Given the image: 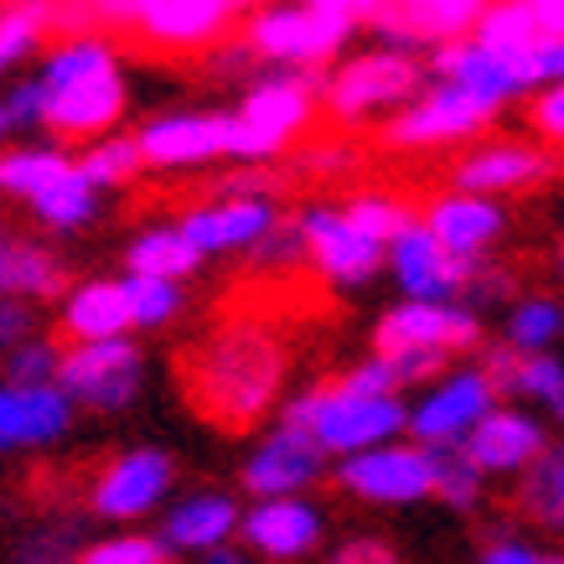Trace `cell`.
<instances>
[{
	"label": "cell",
	"mask_w": 564,
	"mask_h": 564,
	"mask_svg": "<svg viewBox=\"0 0 564 564\" xmlns=\"http://www.w3.org/2000/svg\"><path fill=\"white\" fill-rule=\"evenodd\" d=\"M316 109H322V73L270 68L264 78L243 88L239 109L228 115V155L264 166L306 135Z\"/></svg>",
	"instance_id": "3957f363"
},
{
	"label": "cell",
	"mask_w": 564,
	"mask_h": 564,
	"mask_svg": "<svg viewBox=\"0 0 564 564\" xmlns=\"http://www.w3.org/2000/svg\"><path fill=\"white\" fill-rule=\"evenodd\" d=\"M420 223L435 234V243H441L445 254L466 259V264H477V259L508 234V213H502V203H492V197H471V192H445V197H435Z\"/></svg>",
	"instance_id": "d4e9b609"
},
{
	"label": "cell",
	"mask_w": 564,
	"mask_h": 564,
	"mask_svg": "<svg viewBox=\"0 0 564 564\" xmlns=\"http://www.w3.org/2000/svg\"><path fill=\"white\" fill-rule=\"evenodd\" d=\"M176 481V462L155 445H135V451H120L109 466L94 471V487H88V508L109 523H135V518L155 513L161 497L172 492Z\"/></svg>",
	"instance_id": "8fae6325"
},
{
	"label": "cell",
	"mask_w": 564,
	"mask_h": 564,
	"mask_svg": "<svg viewBox=\"0 0 564 564\" xmlns=\"http://www.w3.org/2000/svg\"><path fill=\"white\" fill-rule=\"evenodd\" d=\"M99 17L109 26L135 32L155 52H207L234 26L228 0H104Z\"/></svg>",
	"instance_id": "52a82bcc"
},
{
	"label": "cell",
	"mask_w": 564,
	"mask_h": 564,
	"mask_svg": "<svg viewBox=\"0 0 564 564\" xmlns=\"http://www.w3.org/2000/svg\"><path fill=\"white\" fill-rule=\"evenodd\" d=\"M533 17H539V32L544 36H564V0H529Z\"/></svg>",
	"instance_id": "f5cc1de1"
},
{
	"label": "cell",
	"mask_w": 564,
	"mask_h": 564,
	"mask_svg": "<svg viewBox=\"0 0 564 564\" xmlns=\"http://www.w3.org/2000/svg\"><path fill=\"white\" fill-rule=\"evenodd\" d=\"M197 254H249L270 228H280L270 197H218V203H197L176 223Z\"/></svg>",
	"instance_id": "d6986e66"
},
{
	"label": "cell",
	"mask_w": 564,
	"mask_h": 564,
	"mask_svg": "<svg viewBox=\"0 0 564 564\" xmlns=\"http://www.w3.org/2000/svg\"><path fill=\"white\" fill-rule=\"evenodd\" d=\"M481 368H487V378L497 383V393L533 399V404H544V410L564 425V358H554V352H513V347H492Z\"/></svg>",
	"instance_id": "4316f807"
},
{
	"label": "cell",
	"mask_w": 564,
	"mask_h": 564,
	"mask_svg": "<svg viewBox=\"0 0 564 564\" xmlns=\"http://www.w3.org/2000/svg\"><path fill=\"white\" fill-rule=\"evenodd\" d=\"M487 0H389L373 17L383 47L414 52V47H441L456 36H471Z\"/></svg>",
	"instance_id": "ffe728a7"
},
{
	"label": "cell",
	"mask_w": 564,
	"mask_h": 564,
	"mask_svg": "<svg viewBox=\"0 0 564 564\" xmlns=\"http://www.w3.org/2000/svg\"><path fill=\"white\" fill-rule=\"evenodd\" d=\"M477 564H539V549L523 544V539H497L477 554Z\"/></svg>",
	"instance_id": "f907efd6"
},
{
	"label": "cell",
	"mask_w": 564,
	"mask_h": 564,
	"mask_svg": "<svg viewBox=\"0 0 564 564\" xmlns=\"http://www.w3.org/2000/svg\"><path fill=\"white\" fill-rule=\"evenodd\" d=\"M539 564H564V554H539Z\"/></svg>",
	"instance_id": "91938a15"
},
{
	"label": "cell",
	"mask_w": 564,
	"mask_h": 564,
	"mask_svg": "<svg viewBox=\"0 0 564 564\" xmlns=\"http://www.w3.org/2000/svg\"><path fill=\"white\" fill-rule=\"evenodd\" d=\"M239 502L228 492H192L166 513L155 539L166 549H182V554H207V549H223L239 539Z\"/></svg>",
	"instance_id": "484cf974"
},
{
	"label": "cell",
	"mask_w": 564,
	"mask_h": 564,
	"mask_svg": "<svg viewBox=\"0 0 564 564\" xmlns=\"http://www.w3.org/2000/svg\"><path fill=\"white\" fill-rule=\"evenodd\" d=\"M492 124V109L451 84H425L399 115L389 120V145L399 151H430V145H456Z\"/></svg>",
	"instance_id": "7c38bea8"
},
{
	"label": "cell",
	"mask_w": 564,
	"mask_h": 564,
	"mask_svg": "<svg viewBox=\"0 0 564 564\" xmlns=\"http://www.w3.org/2000/svg\"><path fill=\"white\" fill-rule=\"evenodd\" d=\"M497 399H502V393H497V383L487 378V368H451V373H441L420 393V404L410 410V425L404 430H410L425 451H435V445H462L466 435L497 410Z\"/></svg>",
	"instance_id": "30bf717a"
},
{
	"label": "cell",
	"mask_w": 564,
	"mask_h": 564,
	"mask_svg": "<svg viewBox=\"0 0 564 564\" xmlns=\"http://www.w3.org/2000/svg\"><path fill=\"white\" fill-rule=\"evenodd\" d=\"M326 518L306 497H254V508L239 518V539L249 554H264L274 564L306 560L322 544Z\"/></svg>",
	"instance_id": "e0dca14e"
},
{
	"label": "cell",
	"mask_w": 564,
	"mask_h": 564,
	"mask_svg": "<svg viewBox=\"0 0 564 564\" xmlns=\"http://www.w3.org/2000/svg\"><path fill=\"white\" fill-rule=\"evenodd\" d=\"M228 6H234V11H249V17H254V11H264V6H274V0H228Z\"/></svg>",
	"instance_id": "6f0895ef"
},
{
	"label": "cell",
	"mask_w": 564,
	"mask_h": 564,
	"mask_svg": "<svg viewBox=\"0 0 564 564\" xmlns=\"http://www.w3.org/2000/svg\"><path fill=\"white\" fill-rule=\"evenodd\" d=\"M564 337V306L554 295H523L508 306V347L513 352H554Z\"/></svg>",
	"instance_id": "8d00e7d4"
},
{
	"label": "cell",
	"mask_w": 564,
	"mask_h": 564,
	"mask_svg": "<svg viewBox=\"0 0 564 564\" xmlns=\"http://www.w3.org/2000/svg\"><path fill=\"white\" fill-rule=\"evenodd\" d=\"M518 78L523 88H549V84H564V36H539L523 57H518Z\"/></svg>",
	"instance_id": "f6af8a7d"
},
{
	"label": "cell",
	"mask_w": 564,
	"mask_h": 564,
	"mask_svg": "<svg viewBox=\"0 0 564 564\" xmlns=\"http://www.w3.org/2000/svg\"><path fill=\"white\" fill-rule=\"evenodd\" d=\"M68 166H73V155L57 151V145H21V151H6L0 155V192L32 203L36 192H47Z\"/></svg>",
	"instance_id": "d6a6232c"
},
{
	"label": "cell",
	"mask_w": 564,
	"mask_h": 564,
	"mask_svg": "<svg viewBox=\"0 0 564 564\" xmlns=\"http://www.w3.org/2000/svg\"><path fill=\"white\" fill-rule=\"evenodd\" d=\"M343 218L358 228L362 239H373L378 249H389V243L414 223V207L404 203L399 192H358V197L343 207Z\"/></svg>",
	"instance_id": "74e56055"
},
{
	"label": "cell",
	"mask_w": 564,
	"mask_h": 564,
	"mask_svg": "<svg viewBox=\"0 0 564 564\" xmlns=\"http://www.w3.org/2000/svg\"><path fill=\"white\" fill-rule=\"evenodd\" d=\"M135 151L155 172H187L228 155V115H203V109H176L140 124Z\"/></svg>",
	"instance_id": "2e32d148"
},
{
	"label": "cell",
	"mask_w": 564,
	"mask_h": 564,
	"mask_svg": "<svg viewBox=\"0 0 564 564\" xmlns=\"http://www.w3.org/2000/svg\"><path fill=\"white\" fill-rule=\"evenodd\" d=\"M0 104H6V115H11V124H17V130H32V124L47 120V94H42V84H36V78L11 84Z\"/></svg>",
	"instance_id": "7dc6e473"
},
{
	"label": "cell",
	"mask_w": 564,
	"mask_h": 564,
	"mask_svg": "<svg viewBox=\"0 0 564 564\" xmlns=\"http://www.w3.org/2000/svg\"><path fill=\"white\" fill-rule=\"evenodd\" d=\"M295 234H301V249H306V259L316 264V274L326 285H362L383 264V249L373 239H362L358 228L343 218V207H326V203L306 207L295 218Z\"/></svg>",
	"instance_id": "5bb4252c"
},
{
	"label": "cell",
	"mask_w": 564,
	"mask_h": 564,
	"mask_svg": "<svg viewBox=\"0 0 564 564\" xmlns=\"http://www.w3.org/2000/svg\"><path fill=\"white\" fill-rule=\"evenodd\" d=\"M529 124L533 135L564 151V84H549V88H533V104H529Z\"/></svg>",
	"instance_id": "bcb514c9"
},
{
	"label": "cell",
	"mask_w": 564,
	"mask_h": 564,
	"mask_svg": "<svg viewBox=\"0 0 564 564\" xmlns=\"http://www.w3.org/2000/svg\"><path fill=\"white\" fill-rule=\"evenodd\" d=\"M518 508L544 523V529L564 533V441H549V451L523 471V487H518Z\"/></svg>",
	"instance_id": "1f68e13d"
},
{
	"label": "cell",
	"mask_w": 564,
	"mask_h": 564,
	"mask_svg": "<svg viewBox=\"0 0 564 564\" xmlns=\"http://www.w3.org/2000/svg\"><path fill=\"white\" fill-rule=\"evenodd\" d=\"M383 259H389V270H393V280H399L404 301H466L471 270L481 264V259L466 264V259L445 254L441 243H435V234H430L420 218L383 249Z\"/></svg>",
	"instance_id": "9a60e30c"
},
{
	"label": "cell",
	"mask_w": 564,
	"mask_h": 564,
	"mask_svg": "<svg viewBox=\"0 0 564 564\" xmlns=\"http://www.w3.org/2000/svg\"><path fill=\"white\" fill-rule=\"evenodd\" d=\"M425 63L414 52L399 47H368L358 57H347L322 78V109L337 124H368L378 115H399L404 104L425 88Z\"/></svg>",
	"instance_id": "5b68a950"
},
{
	"label": "cell",
	"mask_w": 564,
	"mask_h": 564,
	"mask_svg": "<svg viewBox=\"0 0 564 564\" xmlns=\"http://www.w3.org/2000/svg\"><path fill=\"white\" fill-rule=\"evenodd\" d=\"M73 166H78V176L94 192H109V187H124L145 161L135 151V135H104V140H88L84 161H73Z\"/></svg>",
	"instance_id": "f35d334b"
},
{
	"label": "cell",
	"mask_w": 564,
	"mask_h": 564,
	"mask_svg": "<svg viewBox=\"0 0 564 564\" xmlns=\"http://www.w3.org/2000/svg\"><path fill=\"white\" fill-rule=\"evenodd\" d=\"M337 383H343L347 393H362V399H399V393H404V383H399V373H393V362L383 358V352L352 362Z\"/></svg>",
	"instance_id": "ee69618b"
},
{
	"label": "cell",
	"mask_w": 564,
	"mask_h": 564,
	"mask_svg": "<svg viewBox=\"0 0 564 564\" xmlns=\"http://www.w3.org/2000/svg\"><path fill=\"white\" fill-rule=\"evenodd\" d=\"M203 564H254V554L239 549V544H223V549H207Z\"/></svg>",
	"instance_id": "11a10c76"
},
{
	"label": "cell",
	"mask_w": 564,
	"mask_h": 564,
	"mask_svg": "<svg viewBox=\"0 0 564 564\" xmlns=\"http://www.w3.org/2000/svg\"><path fill=\"white\" fill-rule=\"evenodd\" d=\"M477 343H481V316L466 301H404L373 332V352H383V358H404V352L456 358V352Z\"/></svg>",
	"instance_id": "9c48e42d"
},
{
	"label": "cell",
	"mask_w": 564,
	"mask_h": 564,
	"mask_svg": "<svg viewBox=\"0 0 564 564\" xmlns=\"http://www.w3.org/2000/svg\"><path fill=\"white\" fill-rule=\"evenodd\" d=\"M36 84L47 94V120L42 124H47L57 140H78V145L109 135V130L124 120V104H130L120 57L94 32L63 36V42L42 57Z\"/></svg>",
	"instance_id": "7a4b0ae2"
},
{
	"label": "cell",
	"mask_w": 564,
	"mask_h": 564,
	"mask_svg": "<svg viewBox=\"0 0 564 564\" xmlns=\"http://www.w3.org/2000/svg\"><path fill=\"white\" fill-rule=\"evenodd\" d=\"M32 213H36L42 228H52V234H73V228L94 223V213H99V192L78 176V166H68L47 192H36L32 197Z\"/></svg>",
	"instance_id": "e575fe53"
},
{
	"label": "cell",
	"mask_w": 564,
	"mask_h": 564,
	"mask_svg": "<svg viewBox=\"0 0 564 564\" xmlns=\"http://www.w3.org/2000/svg\"><path fill=\"white\" fill-rule=\"evenodd\" d=\"M11 135H17V124H11V115H6V104H0V145H6Z\"/></svg>",
	"instance_id": "680465c9"
},
{
	"label": "cell",
	"mask_w": 564,
	"mask_h": 564,
	"mask_svg": "<svg viewBox=\"0 0 564 564\" xmlns=\"http://www.w3.org/2000/svg\"><path fill=\"white\" fill-rule=\"evenodd\" d=\"M130 332V306H124L120 280H84L63 301V337L68 343H115Z\"/></svg>",
	"instance_id": "83f0119b"
},
{
	"label": "cell",
	"mask_w": 564,
	"mask_h": 564,
	"mask_svg": "<svg viewBox=\"0 0 564 564\" xmlns=\"http://www.w3.org/2000/svg\"><path fill=\"white\" fill-rule=\"evenodd\" d=\"M347 36H352V21L301 6V0H274V6H264V11L243 21V47L264 57V63H274V68L316 73L347 47Z\"/></svg>",
	"instance_id": "8992f818"
},
{
	"label": "cell",
	"mask_w": 564,
	"mask_h": 564,
	"mask_svg": "<svg viewBox=\"0 0 564 564\" xmlns=\"http://www.w3.org/2000/svg\"><path fill=\"white\" fill-rule=\"evenodd\" d=\"M326 456L301 435V430L280 425L254 445V456L243 462V487L254 497H306V487L322 477Z\"/></svg>",
	"instance_id": "cb8c5ba5"
},
{
	"label": "cell",
	"mask_w": 564,
	"mask_h": 564,
	"mask_svg": "<svg viewBox=\"0 0 564 564\" xmlns=\"http://www.w3.org/2000/svg\"><path fill=\"white\" fill-rule=\"evenodd\" d=\"M52 6H63V11H99L104 0H52Z\"/></svg>",
	"instance_id": "9f6ffc18"
},
{
	"label": "cell",
	"mask_w": 564,
	"mask_h": 564,
	"mask_svg": "<svg viewBox=\"0 0 564 564\" xmlns=\"http://www.w3.org/2000/svg\"><path fill=\"white\" fill-rule=\"evenodd\" d=\"M32 306L26 301H0V358L17 352L21 343H32Z\"/></svg>",
	"instance_id": "c3c4849f"
},
{
	"label": "cell",
	"mask_w": 564,
	"mask_h": 564,
	"mask_svg": "<svg viewBox=\"0 0 564 564\" xmlns=\"http://www.w3.org/2000/svg\"><path fill=\"white\" fill-rule=\"evenodd\" d=\"M560 228H564V207H560Z\"/></svg>",
	"instance_id": "6125c7cd"
},
{
	"label": "cell",
	"mask_w": 564,
	"mask_h": 564,
	"mask_svg": "<svg viewBox=\"0 0 564 564\" xmlns=\"http://www.w3.org/2000/svg\"><path fill=\"white\" fill-rule=\"evenodd\" d=\"M430 73H435V84L462 88V94H471L477 104H487L492 115L502 109V104H513L518 94H529L523 78H518L513 57H497V52H487L481 42H471V36L441 42L435 57H430Z\"/></svg>",
	"instance_id": "7402d4cb"
},
{
	"label": "cell",
	"mask_w": 564,
	"mask_h": 564,
	"mask_svg": "<svg viewBox=\"0 0 564 564\" xmlns=\"http://www.w3.org/2000/svg\"><path fill=\"white\" fill-rule=\"evenodd\" d=\"M78 564H166V544L151 533H109L78 549Z\"/></svg>",
	"instance_id": "60d3db41"
},
{
	"label": "cell",
	"mask_w": 564,
	"mask_h": 564,
	"mask_svg": "<svg viewBox=\"0 0 564 564\" xmlns=\"http://www.w3.org/2000/svg\"><path fill=\"white\" fill-rule=\"evenodd\" d=\"M554 172L544 145L533 140H481L477 151H466L451 172V192H471V197H502V192L539 187Z\"/></svg>",
	"instance_id": "ac0fdd59"
},
{
	"label": "cell",
	"mask_w": 564,
	"mask_h": 564,
	"mask_svg": "<svg viewBox=\"0 0 564 564\" xmlns=\"http://www.w3.org/2000/svg\"><path fill=\"white\" fill-rule=\"evenodd\" d=\"M57 358H63V347L32 337L17 352H6V383H57Z\"/></svg>",
	"instance_id": "7bdbcfd3"
},
{
	"label": "cell",
	"mask_w": 564,
	"mask_h": 564,
	"mask_svg": "<svg viewBox=\"0 0 564 564\" xmlns=\"http://www.w3.org/2000/svg\"><path fill=\"white\" fill-rule=\"evenodd\" d=\"M145 383V358L130 337L115 343H73L57 358V389L73 399V410H124L140 399Z\"/></svg>",
	"instance_id": "ba28073f"
},
{
	"label": "cell",
	"mask_w": 564,
	"mask_h": 564,
	"mask_svg": "<svg viewBox=\"0 0 564 564\" xmlns=\"http://www.w3.org/2000/svg\"><path fill=\"white\" fill-rule=\"evenodd\" d=\"M554 264H560V280H564V243H560V254H554Z\"/></svg>",
	"instance_id": "94428289"
},
{
	"label": "cell",
	"mask_w": 564,
	"mask_h": 564,
	"mask_svg": "<svg viewBox=\"0 0 564 564\" xmlns=\"http://www.w3.org/2000/svg\"><path fill=\"white\" fill-rule=\"evenodd\" d=\"M311 172H337V166H347V155L343 145H316V155H301Z\"/></svg>",
	"instance_id": "db71d44e"
},
{
	"label": "cell",
	"mask_w": 564,
	"mask_h": 564,
	"mask_svg": "<svg viewBox=\"0 0 564 564\" xmlns=\"http://www.w3.org/2000/svg\"><path fill=\"white\" fill-rule=\"evenodd\" d=\"M481 487H487V477L471 466V456L462 445H435L430 451V497H441L445 508L471 513L481 502Z\"/></svg>",
	"instance_id": "d590c367"
},
{
	"label": "cell",
	"mask_w": 564,
	"mask_h": 564,
	"mask_svg": "<svg viewBox=\"0 0 564 564\" xmlns=\"http://www.w3.org/2000/svg\"><path fill=\"white\" fill-rule=\"evenodd\" d=\"M301 6H316V11H332V17H343V21H373L389 0H301Z\"/></svg>",
	"instance_id": "816d5d0a"
},
{
	"label": "cell",
	"mask_w": 564,
	"mask_h": 564,
	"mask_svg": "<svg viewBox=\"0 0 564 564\" xmlns=\"http://www.w3.org/2000/svg\"><path fill=\"white\" fill-rule=\"evenodd\" d=\"M78 533L68 523H42L36 533H26L11 554V564H78Z\"/></svg>",
	"instance_id": "b9f144b4"
},
{
	"label": "cell",
	"mask_w": 564,
	"mask_h": 564,
	"mask_svg": "<svg viewBox=\"0 0 564 564\" xmlns=\"http://www.w3.org/2000/svg\"><path fill=\"white\" fill-rule=\"evenodd\" d=\"M124 306H130V326H166L182 316L187 295L176 280H151V274H124L120 280Z\"/></svg>",
	"instance_id": "ab89813d"
},
{
	"label": "cell",
	"mask_w": 564,
	"mask_h": 564,
	"mask_svg": "<svg viewBox=\"0 0 564 564\" xmlns=\"http://www.w3.org/2000/svg\"><path fill=\"white\" fill-rule=\"evenodd\" d=\"M52 32V6L47 0H17L0 6V84L42 47V36Z\"/></svg>",
	"instance_id": "836d02e7"
},
{
	"label": "cell",
	"mask_w": 564,
	"mask_h": 564,
	"mask_svg": "<svg viewBox=\"0 0 564 564\" xmlns=\"http://www.w3.org/2000/svg\"><path fill=\"white\" fill-rule=\"evenodd\" d=\"M539 17H533L529 0H487V11L477 17V26H471V42H481L487 52H497V57H523V52L539 42Z\"/></svg>",
	"instance_id": "f546056e"
},
{
	"label": "cell",
	"mask_w": 564,
	"mask_h": 564,
	"mask_svg": "<svg viewBox=\"0 0 564 564\" xmlns=\"http://www.w3.org/2000/svg\"><path fill=\"white\" fill-rule=\"evenodd\" d=\"M73 425V399L57 383H6L0 378V451H42Z\"/></svg>",
	"instance_id": "44dd1931"
},
{
	"label": "cell",
	"mask_w": 564,
	"mask_h": 564,
	"mask_svg": "<svg viewBox=\"0 0 564 564\" xmlns=\"http://www.w3.org/2000/svg\"><path fill=\"white\" fill-rule=\"evenodd\" d=\"M130 274H151V280H187L197 264H203V254L187 243V234L176 228V223H166V228H145L135 243H130Z\"/></svg>",
	"instance_id": "4dcf8cb0"
},
{
	"label": "cell",
	"mask_w": 564,
	"mask_h": 564,
	"mask_svg": "<svg viewBox=\"0 0 564 564\" xmlns=\"http://www.w3.org/2000/svg\"><path fill=\"white\" fill-rule=\"evenodd\" d=\"M68 285V264L42 243L0 239V301H47Z\"/></svg>",
	"instance_id": "f1b7e54d"
},
{
	"label": "cell",
	"mask_w": 564,
	"mask_h": 564,
	"mask_svg": "<svg viewBox=\"0 0 564 564\" xmlns=\"http://www.w3.org/2000/svg\"><path fill=\"white\" fill-rule=\"evenodd\" d=\"M0 239H6V234H0Z\"/></svg>",
	"instance_id": "e7e4bbea"
},
{
	"label": "cell",
	"mask_w": 564,
	"mask_h": 564,
	"mask_svg": "<svg viewBox=\"0 0 564 564\" xmlns=\"http://www.w3.org/2000/svg\"><path fill=\"white\" fill-rule=\"evenodd\" d=\"M280 425L301 430L322 456L347 462V456H362L373 445L399 441L404 425H410V410H404V399H362V393H347L332 378V383H316V389H301L295 399H285Z\"/></svg>",
	"instance_id": "277c9868"
},
{
	"label": "cell",
	"mask_w": 564,
	"mask_h": 564,
	"mask_svg": "<svg viewBox=\"0 0 564 564\" xmlns=\"http://www.w3.org/2000/svg\"><path fill=\"white\" fill-rule=\"evenodd\" d=\"M326 564H399V554L383 539H347V544H337V554Z\"/></svg>",
	"instance_id": "681fc988"
},
{
	"label": "cell",
	"mask_w": 564,
	"mask_h": 564,
	"mask_svg": "<svg viewBox=\"0 0 564 564\" xmlns=\"http://www.w3.org/2000/svg\"><path fill=\"white\" fill-rule=\"evenodd\" d=\"M462 451L471 456V466H477L481 477H523V471L549 451V435L533 414L502 410V404H497V410L462 441Z\"/></svg>",
	"instance_id": "603a6c76"
},
{
	"label": "cell",
	"mask_w": 564,
	"mask_h": 564,
	"mask_svg": "<svg viewBox=\"0 0 564 564\" xmlns=\"http://www.w3.org/2000/svg\"><path fill=\"white\" fill-rule=\"evenodd\" d=\"M6 6H17V0H6Z\"/></svg>",
	"instance_id": "be15d7a7"
},
{
	"label": "cell",
	"mask_w": 564,
	"mask_h": 564,
	"mask_svg": "<svg viewBox=\"0 0 564 564\" xmlns=\"http://www.w3.org/2000/svg\"><path fill=\"white\" fill-rule=\"evenodd\" d=\"M337 481H343L352 497L362 502H383V508H404V502H420L430 497V451L425 445H373L362 456H347L337 462Z\"/></svg>",
	"instance_id": "4fadbf2b"
},
{
	"label": "cell",
	"mask_w": 564,
	"mask_h": 564,
	"mask_svg": "<svg viewBox=\"0 0 564 564\" xmlns=\"http://www.w3.org/2000/svg\"><path fill=\"white\" fill-rule=\"evenodd\" d=\"M291 373V347L264 316H228L182 352V389L218 430H254Z\"/></svg>",
	"instance_id": "6da1fadb"
}]
</instances>
